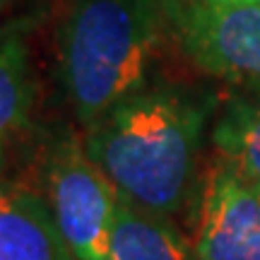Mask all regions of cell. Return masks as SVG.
I'll return each instance as SVG.
<instances>
[{
  "label": "cell",
  "instance_id": "1",
  "mask_svg": "<svg viewBox=\"0 0 260 260\" xmlns=\"http://www.w3.org/2000/svg\"><path fill=\"white\" fill-rule=\"evenodd\" d=\"M207 111L190 94L145 87L84 128L82 142L123 203L176 219L193 200Z\"/></svg>",
  "mask_w": 260,
  "mask_h": 260
},
{
  "label": "cell",
  "instance_id": "2",
  "mask_svg": "<svg viewBox=\"0 0 260 260\" xmlns=\"http://www.w3.org/2000/svg\"><path fill=\"white\" fill-rule=\"evenodd\" d=\"M167 27V0H70L58 31V63L82 128L147 87Z\"/></svg>",
  "mask_w": 260,
  "mask_h": 260
},
{
  "label": "cell",
  "instance_id": "3",
  "mask_svg": "<svg viewBox=\"0 0 260 260\" xmlns=\"http://www.w3.org/2000/svg\"><path fill=\"white\" fill-rule=\"evenodd\" d=\"M44 200L77 260H109L121 195L87 154L82 135L58 133L44 161Z\"/></svg>",
  "mask_w": 260,
  "mask_h": 260
},
{
  "label": "cell",
  "instance_id": "4",
  "mask_svg": "<svg viewBox=\"0 0 260 260\" xmlns=\"http://www.w3.org/2000/svg\"><path fill=\"white\" fill-rule=\"evenodd\" d=\"M167 17L193 65L260 87V0H167Z\"/></svg>",
  "mask_w": 260,
  "mask_h": 260
},
{
  "label": "cell",
  "instance_id": "5",
  "mask_svg": "<svg viewBox=\"0 0 260 260\" xmlns=\"http://www.w3.org/2000/svg\"><path fill=\"white\" fill-rule=\"evenodd\" d=\"M193 243L200 260H260V186L222 159L205 176Z\"/></svg>",
  "mask_w": 260,
  "mask_h": 260
},
{
  "label": "cell",
  "instance_id": "6",
  "mask_svg": "<svg viewBox=\"0 0 260 260\" xmlns=\"http://www.w3.org/2000/svg\"><path fill=\"white\" fill-rule=\"evenodd\" d=\"M0 260H77L44 198L0 176Z\"/></svg>",
  "mask_w": 260,
  "mask_h": 260
},
{
  "label": "cell",
  "instance_id": "7",
  "mask_svg": "<svg viewBox=\"0 0 260 260\" xmlns=\"http://www.w3.org/2000/svg\"><path fill=\"white\" fill-rule=\"evenodd\" d=\"M109 260H200L195 243L186 239L174 219L118 205L116 224L109 243Z\"/></svg>",
  "mask_w": 260,
  "mask_h": 260
},
{
  "label": "cell",
  "instance_id": "8",
  "mask_svg": "<svg viewBox=\"0 0 260 260\" xmlns=\"http://www.w3.org/2000/svg\"><path fill=\"white\" fill-rule=\"evenodd\" d=\"M34 104V75L29 44L22 31L0 34V176L8 169L10 149L24 130Z\"/></svg>",
  "mask_w": 260,
  "mask_h": 260
},
{
  "label": "cell",
  "instance_id": "9",
  "mask_svg": "<svg viewBox=\"0 0 260 260\" xmlns=\"http://www.w3.org/2000/svg\"><path fill=\"white\" fill-rule=\"evenodd\" d=\"M222 161L260 186V92L232 96L212 128Z\"/></svg>",
  "mask_w": 260,
  "mask_h": 260
},
{
  "label": "cell",
  "instance_id": "10",
  "mask_svg": "<svg viewBox=\"0 0 260 260\" xmlns=\"http://www.w3.org/2000/svg\"><path fill=\"white\" fill-rule=\"evenodd\" d=\"M12 0H0V12H5V8H8Z\"/></svg>",
  "mask_w": 260,
  "mask_h": 260
}]
</instances>
